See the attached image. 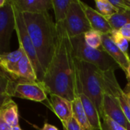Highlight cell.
Returning a JSON list of instances; mask_svg holds the SVG:
<instances>
[{
  "instance_id": "27",
  "label": "cell",
  "mask_w": 130,
  "mask_h": 130,
  "mask_svg": "<svg viewBox=\"0 0 130 130\" xmlns=\"http://www.w3.org/2000/svg\"><path fill=\"white\" fill-rule=\"evenodd\" d=\"M62 126L64 130H83L74 117H73L67 123Z\"/></svg>"
},
{
  "instance_id": "20",
  "label": "cell",
  "mask_w": 130,
  "mask_h": 130,
  "mask_svg": "<svg viewBox=\"0 0 130 130\" xmlns=\"http://www.w3.org/2000/svg\"><path fill=\"white\" fill-rule=\"evenodd\" d=\"M107 19L113 30H119L124 25L130 24V8L120 11Z\"/></svg>"
},
{
  "instance_id": "19",
  "label": "cell",
  "mask_w": 130,
  "mask_h": 130,
  "mask_svg": "<svg viewBox=\"0 0 130 130\" xmlns=\"http://www.w3.org/2000/svg\"><path fill=\"white\" fill-rule=\"evenodd\" d=\"M72 105H73V117L75 118V120L77 121V123L81 126L83 130H93L86 116L81 100L78 96V94L72 101Z\"/></svg>"
},
{
  "instance_id": "12",
  "label": "cell",
  "mask_w": 130,
  "mask_h": 130,
  "mask_svg": "<svg viewBox=\"0 0 130 130\" xmlns=\"http://www.w3.org/2000/svg\"><path fill=\"white\" fill-rule=\"evenodd\" d=\"M51 110L61 120L62 125L67 123L73 118L72 101L56 94H50Z\"/></svg>"
},
{
  "instance_id": "23",
  "label": "cell",
  "mask_w": 130,
  "mask_h": 130,
  "mask_svg": "<svg viewBox=\"0 0 130 130\" xmlns=\"http://www.w3.org/2000/svg\"><path fill=\"white\" fill-rule=\"evenodd\" d=\"M95 4L97 11L106 18L119 12V10L110 2V0H96Z\"/></svg>"
},
{
  "instance_id": "7",
  "label": "cell",
  "mask_w": 130,
  "mask_h": 130,
  "mask_svg": "<svg viewBox=\"0 0 130 130\" xmlns=\"http://www.w3.org/2000/svg\"><path fill=\"white\" fill-rule=\"evenodd\" d=\"M15 30L14 7L11 1L8 0L6 5L0 8V55L10 53V41Z\"/></svg>"
},
{
  "instance_id": "26",
  "label": "cell",
  "mask_w": 130,
  "mask_h": 130,
  "mask_svg": "<svg viewBox=\"0 0 130 130\" xmlns=\"http://www.w3.org/2000/svg\"><path fill=\"white\" fill-rule=\"evenodd\" d=\"M101 120L102 130H127L126 128L119 125L107 116H103Z\"/></svg>"
},
{
  "instance_id": "1",
  "label": "cell",
  "mask_w": 130,
  "mask_h": 130,
  "mask_svg": "<svg viewBox=\"0 0 130 130\" xmlns=\"http://www.w3.org/2000/svg\"><path fill=\"white\" fill-rule=\"evenodd\" d=\"M56 28L57 36L55 52L41 83L48 94L73 101L79 92L70 37L62 22L56 24Z\"/></svg>"
},
{
  "instance_id": "16",
  "label": "cell",
  "mask_w": 130,
  "mask_h": 130,
  "mask_svg": "<svg viewBox=\"0 0 130 130\" xmlns=\"http://www.w3.org/2000/svg\"><path fill=\"white\" fill-rule=\"evenodd\" d=\"M25 54V53L24 50L19 46L15 51L0 55V66L5 70V72L10 76L11 79L19 61Z\"/></svg>"
},
{
  "instance_id": "2",
  "label": "cell",
  "mask_w": 130,
  "mask_h": 130,
  "mask_svg": "<svg viewBox=\"0 0 130 130\" xmlns=\"http://www.w3.org/2000/svg\"><path fill=\"white\" fill-rule=\"evenodd\" d=\"M22 15L45 74L55 52L57 36L56 24L48 11L39 14L22 13Z\"/></svg>"
},
{
  "instance_id": "29",
  "label": "cell",
  "mask_w": 130,
  "mask_h": 130,
  "mask_svg": "<svg viewBox=\"0 0 130 130\" xmlns=\"http://www.w3.org/2000/svg\"><path fill=\"white\" fill-rule=\"evenodd\" d=\"M0 130H11V126H10L4 120L0 113Z\"/></svg>"
},
{
  "instance_id": "37",
  "label": "cell",
  "mask_w": 130,
  "mask_h": 130,
  "mask_svg": "<svg viewBox=\"0 0 130 130\" xmlns=\"http://www.w3.org/2000/svg\"><path fill=\"white\" fill-rule=\"evenodd\" d=\"M126 129L130 130V123H128V124H127V126H126Z\"/></svg>"
},
{
  "instance_id": "13",
  "label": "cell",
  "mask_w": 130,
  "mask_h": 130,
  "mask_svg": "<svg viewBox=\"0 0 130 130\" xmlns=\"http://www.w3.org/2000/svg\"><path fill=\"white\" fill-rule=\"evenodd\" d=\"M81 5L87 15L92 30L100 32L101 34H110L113 30L107 19L100 14L97 10L93 9L86 3L81 2Z\"/></svg>"
},
{
  "instance_id": "30",
  "label": "cell",
  "mask_w": 130,
  "mask_h": 130,
  "mask_svg": "<svg viewBox=\"0 0 130 130\" xmlns=\"http://www.w3.org/2000/svg\"><path fill=\"white\" fill-rule=\"evenodd\" d=\"M123 91H124V94L126 95V100L128 102V105H129L130 109V82L127 83L126 88L123 89Z\"/></svg>"
},
{
  "instance_id": "36",
  "label": "cell",
  "mask_w": 130,
  "mask_h": 130,
  "mask_svg": "<svg viewBox=\"0 0 130 130\" xmlns=\"http://www.w3.org/2000/svg\"><path fill=\"white\" fill-rule=\"evenodd\" d=\"M124 2L126 4V5L128 6V8H130V0H124Z\"/></svg>"
},
{
  "instance_id": "6",
  "label": "cell",
  "mask_w": 130,
  "mask_h": 130,
  "mask_svg": "<svg viewBox=\"0 0 130 130\" xmlns=\"http://www.w3.org/2000/svg\"><path fill=\"white\" fill-rule=\"evenodd\" d=\"M62 24L70 38L92 30L80 0H71L66 18Z\"/></svg>"
},
{
  "instance_id": "11",
  "label": "cell",
  "mask_w": 130,
  "mask_h": 130,
  "mask_svg": "<svg viewBox=\"0 0 130 130\" xmlns=\"http://www.w3.org/2000/svg\"><path fill=\"white\" fill-rule=\"evenodd\" d=\"M102 49L112 57L124 72H126L127 68L130 65V57L126 56L115 44L110 38V34H102Z\"/></svg>"
},
{
  "instance_id": "14",
  "label": "cell",
  "mask_w": 130,
  "mask_h": 130,
  "mask_svg": "<svg viewBox=\"0 0 130 130\" xmlns=\"http://www.w3.org/2000/svg\"><path fill=\"white\" fill-rule=\"evenodd\" d=\"M21 13L39 14L52 8V0H11Z\"/></svg>"
},
{
  "instance_id": "9",
  "label": "cell",
  "mask_w": 130,
  "mask_h": 130,
  "mask_svg": "<svg viewBox=\"0 0 130 130\" xmlns=\"http://www.w3.org/2000/svg\"><path fill=\"white\" fill-rule=\"evenodd\" d=\"M48 92L43 84L39 82H15L12 97L43 102L47 100Z\"/></svg>"
},
{
  "instance_id": "24",
  "label": "cell",
  "mask_w": 130,
  "mask_h": 130,
  "mask_svg": "<svg viewBox=\"0 0 130 130\" xmlns=\"http://www.w3.org/2000/svg\"><path fill=\"white\" fill-rule=\"evenodd\" d=\"M85 42L93 49H102V34L99 31L91 30L84 34Z\"/></svg>"
},
{
  "instance_id": "25",
  "label": "cell",
  "mask_w": 130,
  "mask_h": 130,
  "mask_svg": "<svg viewBox=\"0 0 130 130\" xmlns=\"http://www.w3.org/2000/svg\"><path fill=\"white\" fill-rule=\"evenodd\" d=\"M110 37L112 39V40L115 43V44L125 53V55L128 57H130L128 53L129 41L120 33V31L113 30L111 34H110Z\"/></svg>"
},
{
  "instance_id": "10",
  "label": "cell",
  "mask_w": 130,
  "mask_h": 130,
  "mask_svg": "<svg viewBox=\"0 0 130 130\" xmlns=\"http://www.w3.org/2000/svg\"><path fill=\"white\" fill-rule=\"evenodd\" d=\"M103 114L126 129L129 123L118 101L111 94L103 92ZM103 118V117H102Z\"/></svg>"
},
{
  "instance_id": "32",
  "label": "cell",
  "mask_w": 130,
  "mask_h": 130,
  "mask_svg": "<svg viewBox=\"0 0 130 130\" xmlns=\"http://www.w3.org/2000/svg\"><path fill=\"white\" fill-rule=\"evenodd\" d=\"M41 130H59L57 127H56L55 126H53L51 124H49L48 123H45L43 126V127L41 128Z\"/></svg>"
},
{
  "instance_id": "22",
  "label": "cell",
  "mask_w": 130,
  "mask_h": 130,
  "mask_svg": "<svg viewBox=\"0 0 130 130\" xmlns=\"http://www.w3.org/2000/svg\"><path fill=\"white\" fill-rule=\"evenodd\" d=\"M15 83V82H14L0 66V94L12 98Z\"/></svg>"
},
{
  "instance_id": "3",
  "label": "cell",
  "mask_w": 130,
  "mask_h": 130,
  "mask_svg": "<svg viewBox=\"0 0 130 130\" xmlns=\"http://www.w3.org/2000/svg\"><path fill=\"white\" fill-rule=\"evenodd\" d=\"M74 61L77 74L78 92L85 94L93 101L102 119L103 117V89L101 82L102 71L90 63L78 60L75 58Z\"/></svg>"
},
{
  "instance_id": "31",
  "label": "cell",
  "mask_w": 130,
  "mask_h": 130,
  "mask_svg": "<svg viewBox=\"0 0 130 130\" xmlns=\"http://www.w3.org/2000/svg\"><path fill=\"white\" fill-rule=\"evenodd\" d=\"M10 99H11V97H9L8 95H5V94H0V108L3 106V104H5Z\"/></svg>"
},
{
  "instance_id": "8",
  "label": "cell",
  "mask_w": 130,
  "mask_h": 130,
  "mask_svg": "<svg viewBox=\"0 0 130 130\" xmlns=\"http://www.w3.org/2000/svg\"><path fill=\"white\" fill-rule=\"evenodd\" d=\"M115 70L102 72L101 82L103 92L108 93L114 97L119 102L126 117L130 123V109L124 94L123 89L121 88L115 75Z\"/></svg>"
},
{
  "instance_id": "4",
  "label": "cell",
  "mask_w": 130,
  "mask_h": 130,
  "mask_svg": "<svg viewBox=\"0 0 130 130\" xmlns=\"http://www.w3.org/2000/svg\"><path fill=\"white\" fill-rule=\"evenodd\" d=\"M74 57L78 60L90 63L102 72L116 70L120 69L118 64L103 50L93 49L88 46L84 34L70 38Z\"/></svg>"
},
{
  "instance_id": "17",
  "label": "cell",
  "mask_w": 130,
  "mask_h": 130,
  "mask_svg": "<svg viewBox=\"0 0 130 130\" xmlns=\"http://www.w3.org/2000/svg\"><path fill=\"white\" fill-rule=\"evenodd\" d=\"M86 116L93 130H102V121L100 115L93 101L82 93H79Z\"/></svg>"
},
{
  "instance_id": "18",
  "label": "cell",
  "mask_w": 130,
  "mask_h": 130,
  "mask_svg": "<svg viewBox=\"0 0 130 130\" xmlns=\"http://www.w3.org/2000/svg\"><path fill=\"white\" fill-rule=\"evenodd\" d=\"M0 113L4 120L10 126L18 125V108L15 102L10 99L0 108Z\"/></svg>"
},
{
  "instance_id": "34",
  "label": "cell",
  "mask_w": 130,
  "mask_h": 130,
  "mask_svg": "<svg viewBox=\"0 0 130 130\" xmlns=\"http://www.w3.org/2000/svg\"><path fill=\"white\" fill-rule=\"evenodd\" d=\"M7 2H8V0H0V8H3L6 5Z\"/></svg>"
},
{
  "instance_id": "15",
  "label": "cell",
  "mask_w": 130,
  "mask_h": 130,
  "mask_svg": "<svg viewBox=\"0 0 130 130\" xmlns=\"http://www.w3.org/2000/svg\"><path fill=\"white\" fill-rule=\"evenodd\" d=\"M12 80L15 82H38L33 65L26 54H25L19 61Z\"/></svg>"
},
{
  "instance_id": "5",
  "label": "cell",
  "mask_w": 130,
  "mask_h": 130,
  "mask_svg": "<svg viewBox=\"0 0 130 130\" xmlns=\"http://www.w3.org/2000/svg\"><path fill=\"white\" fill-rule=\"evenodd\" d=\"M14 12H15V30L18 39L19 46H21L26 56L28 57L30 61L31 62L33 67L34 69L38 82H41L44 76V72L40 64V62L38 58V55L34 46V44L31 41V39L28 32L26 24L22 15V13L20 12L13 5Z\"/></svg>"
},
{
  "instance_id": "35",
  "label": "cell",
  "mask_w": 130,
  "mask_h": 130,
  "mask_svg": "<svg viewBox=\"0 0 130 130\" xmlns=\"http://www.w3.org/2000/svg\"><path fill=\"white\" fill-rule=\"evenodd\" d=\"M11 130H22V129L20 127V126H19V125H18V126H12V127H11Z\"/></svg>"
},
{
  "instance_id": "21",
  "label": "cell",
  "mask_w": 130,
  "mask_h": 130,
  "mask_svg": "<svg viewBox=\"0 0 130 130\" xmlns=\"http://www.w3.org/2000/svg\"><path fill=\"white\" fill-rule=\"evenodd\" d=\"M71 0H52V8L55 15L56 24L64 22Z\"/></svg>"
},
{
  "instance_id": "28",
  "label": "cell",
  "mask_w": 130,
  "mask_h": 130,
  "mask_svg": "<svg viewBox=\"0 0 130 130\" xmlns=\"http://www.w3.org/2000/svg\"><path fill=\"white\" fill-rule=\"evenodd\" d=\"M120 33L128 40L130 41V24H126L119 30Z\"/></svg>"
},
{
  "instance_id": "33",
  "label": "cell",
  "mask_w": 130,
  "mask_h": 130,
  "mask_svg": "<svg viewBox=\"0 0 130 130\" xmlns=\"http://www.w3.org/2000/svg\"><path fill=\"white\" fill-rule=\"evenodd\" d=\"M125 74H126V78H127L128 82H130V65L129 66V67L127 68L126 72H125Z\"/></svg>"
}]
</instances>
